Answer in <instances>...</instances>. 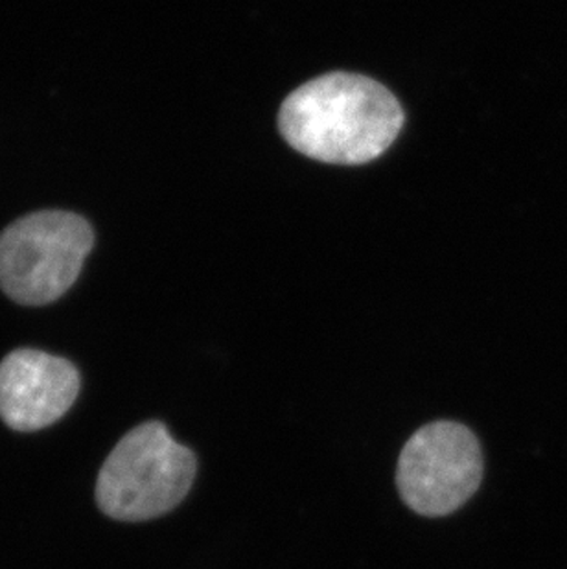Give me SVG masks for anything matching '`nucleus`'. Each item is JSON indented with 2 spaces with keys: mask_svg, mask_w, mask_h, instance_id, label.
Listing matches in <instances>:
<instances>
[{
  "mask_svg": "<svg viewBox=\"0 0 567 569\" xmlns=\"http://www.w3.org/2000/svg\"><path fill=\"white\" fill-rule=\"evenodd\" d=\"M397 98L365 76L334 72L308 81L282 103L279 128L302 156L330 164L375 161L397 140Z\"/></svg>",
  "mask_w": 567,
  "mask_h": 569,
  "instance_id": "obj_1",
  "label": "nucleus"
},
{
  "mask_svg": "<svg viewBox=\"0 0 567 569\" xmlns=\"http://www.w3.org/2000/svg\"><path fill=\"white\" fill-rule=\"evenodd\" d=\"M196 468L192 451L173 441L167 426H137L103 462L98 476V506L115 520L159 518L187 498Z\"/></svg>",
  "mask_w": 567,
  "mask_h": 569,
  "instance_id": "obj_2",
  "label": "nucleus"
},
{
  "mask_svg": "<svg viewBox=\"0 0 567 569\" xmlns=\"http://www.w3.org/2000/svg\"><path fill=\"white\" fill-rule=\"evenodd\" d=\"M483 479L481 446L459 422H431L412 433L398 459L401 500L418 515H451L476 495Z\"/></svg>",
  "mask_w": 567,
  "mask_h": 569,
  "instance_id": "obj_4",
  "label": "nucleus"
},
{
  "mask_svg": "<svg viewBox=\"0 0 567 569\" xmlns=\"http://www.w3.org/2000/svg\"><path fill=\"white\" fill-rule=\"evenodd\" d=\"M80 375L41 350H13L0 363V417L17 431L43 430L74 403Z\"/></svg>",
  "mask_w": 567,
  "mask_h": 569,
  "instance_id": "obj_5",
  "label": "nucleus"
},
{
  "mask_svg": "<svg viewBox=\"0 0 567 569\" xmlns=\"http://www.w3.org/2000/svg\"><path fill=\"white\" fill-rule=\"evenodd\" d=\"M94 232L81 216L41 210L0 234V288L27 307H43L74 284Z\"/></svg>",
  "mask_w": 567,
  "mask_h": 569,
  "instance_id": "obj_3",
  "label": "nucleus"
}]
</instances>
